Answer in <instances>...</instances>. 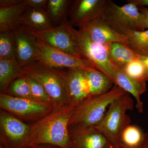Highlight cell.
<instances>
[{
	"label": "cell",
	"instance_id": "obj_18",
	"mask_svg": "<svg viewBox=\"0 0 148 148\" xmlns=\"http://www.w3.org/2000/svg\"><path fill=\"white\" fill-rule=\"evenodd\" d=\"M20 24L32 31H45L54 27L46 10L28 7L21 16Z\"/></svg>",
	"mask_w": 148,
	"mask_h": 148
},
{
	"label": "cell",
	"instance_id": "obj_39",
	"mask_svg": "<svg viewBox=\"0 0 148 148\" xmlns=\"http://www.w3.org/2000/svg\"></svg>",
	"mask_w": 148,
	"mask_h": 148
},
{
	"label": "cell",
	"instance_id": "obj_24",
	"mask_svg": "<svg viewBox=\"0 0 148 148\" xmlns=\"http://www.w3.org/2000/svg\"><path fill=\"white\" fill-rule=\"evenodd\" d=\"M144 133L139 127L130 125L122 133L121 143L126 148H137L141 145Z\"/></svg>",
	"mask_w": 148,
	"mask_h": 148
},
{
	"label": "cell",
	"instance_id": "obj_19",
	"mask_svg": "<svg viewBox=\"0 0 148 148\" xmlns=\"http://www.w3.org/2000/svg\"><path fill=\"white\" fill-rule=\"evenodd\" d=\"M22 68L16 58L0 59V90L6 94L10 85L14 80L22 77Z\"/></svg>",
	"mask_w": 148,
	"mask_h": 148
},
{
	"label": "cell",
	"instance_id": "obj_4",
	"mask_svg": "<svg viewBox=\"0 0 148 148\" xmlns=\"http://www.w3.org/2000/svg\"><path fill=\"white\" fill-rule=\"evenodd\" d=\"M134 106L133 99L129 93L125 92L111 104L102 121L95 126L108 143L116 145L121 143L122 133L131 122L127 111L132 110Z\"/></svg>",
	"mask_w": 148,
	"mask_h": 148
},
{
	"label": "cell",
	"instance_id": "obj_1",
	"mask_svg": "<svg viewBox=\"0 0 148 148\" xmlns=\"http://www.w3.org/2000/svg\"><path fill=\"white\" fill-rule=\"evenodd\" d=\"M75 108L68 104L54 109L45 116L30 124L26 148L40 144L71 148L69 124Z\"/></svg>",
	"mask_w": 148,
	"mask_h": 148
},
{
	"label": "cell",
	"instance_id": "obj_27",
	"mask_svg": "<svg viewBox=\"0 0 148 148\" xmlns=\"http://www.w3.org/2000/svg\"><path fill=\"white\" fill-rule=\"evenodd\" d=\"M23 75L29 85L31 93L35 101L50 106L54 108L49 95L41 84L32 77L24 75Z\"/></svg>",
	"mask_w": 148,
	"mask_h": 148
},
{
	"label": "cell",
	"instance_id": "obj_3",
	"mask_svg": "<svg viewBox=\"0 0 148 148\" xmlns=\"http://www.w3.org/2000/svg\"><path fill=\"white\" fill-rule=\"evenodd\" d=\"M126 92L114 85L108 92L88 98L75 108L69 121V127L97 126L111 104Z\"/></svg>",
	"mask_w": 148,
	"mask_h": 148
},
{
	"label": "cell",
	"instance_id": "obj_9",
	"mask_svg": "<svg viewBox=\"0 0 148 148\" xmlns=\"http://www.w3.org/2000/svg\"><path fill=\"white\" fill-rule=\"evenodd\" d=\"M30 125L8 112H0V144L4 148H26Z\"/></svg>",
	"mask_w": 148,
	"mask_h": 148
},
{
	"label": "cell",
	"instance_id": "obj_23",
	"mask_svg": "<svg viewBox=\"0 0 148 148\" xmlns=\"http://www.w3.org/2000/svg\"><path fill=\"white\" fill-rule=\"evenodd\" d=\"M71 1L68 0H48L47 10L49 16L53 22L63 24L68 16L69 6Z\"/></svg>",
	"mask_w": 148,
	"mask_h": 148
},
{
	"label": "cell",
	"instance_id": "obj_21",
	"mask_svg": "<svg viewBox=\"0 0 148 148\" xmlns=\"http://www.w3.org/2000/svg\"><path fill=\"white\" fill-rule=\"evenodd\" d=\"M90 88L91 97L104 94L113 87L114 83L97 69L86 71Z\"/></svg>",
	"mask_w": 148,
	"mask_h": 148
},
{
	"label": "cell",
	"instance_id": "obj_20",
	"mask_svg": "<svg viewBox=\"0 0 148 148\" xmlns=\"http://www.w3.org/2000/svg\"><path fill=\"white\" fill-rule=\"evenodd\" d=\"M106 47L111 62L122 70L130 62L138 58V54L122 44L113 42Z\"/></svg>",
	"mask_w": 148,
	"mask_h": 148
},
{
	"label": "cell",
	"instance_id": "obj_17",
	"mask_svg": "<svg viewBox=\"0 0 148 148\" xmlns=\"http://www.w3.org/2000/svg\"><path fill=\"white\" fill-rule=\"evenodd\" d=\"M27 8L24 0L14 5L0 7V32L13 31L20 25V19Z\"/></svg>",
	"mask_w": 148,
	"mask_h": 148
},
{
	"label": "cell",
	"instance_id": "obj_25",
	"mask_svg": "<svg viewBox=\"0 0 148 148\" xmlns=\"http://www.w3.org/2000/svg\"><path fill=\"white\" fill-rule=\"evenodd\" d=\"M6 94L35 101L31 93L29 85L24 75L14 80L11 83Z\"/></svg>",
	"mask_w": 148,
	"mask_h": 148
},
{
	"label": "cell",
	"instance_id": "obj_36",
	"mask_svg": "<svg viewBox=\"0 0 148 148\" xmlns=\"http://www.w3.org/2000/svg\"><path fill=\"white\" fill-rule=\"evenodd\" d=\"M0 148H4L3 147L2 145L1 144H0Z\"/></svg>",
	"mask_w": 148,
	"mask_h": 148
},
{
	"label": "cell",
	"instance_id": "obj_33",
	"mask_svg": "<svg viewBox=\"0 0 148 148\" xmlns=\"http://www.w3.org/2000/svg\"><path fill=\"white\" fill-rule=\"evenodd\" d=\"M127 3H132L138 7L148 6V0H127Z\"/></svg>",
	"mask_w": 148,
	"mask_h": 148
},
{
	"label": "cell",
	"instance_id": "obj_16",
	"mask_svg": "<svg viewBox=\"0 0 148 148\" xmlns=\"http://www.w3.org/2000/svg\"><path fill=\"white\" fill-rule=\"evenodd\" d=\"M113 81L114 85L131 94L136 101V108L138 112L143 113L144 105L141 95L147 90L146 80H138L127 75L123 71L113 64Z\"/></svg>",
	"mask_w": 148,
	"mask_h": 148
},
{
	"label": "cell",
	"instance_id": "obj_10",
	"mask_svg": "<svg viewBox=\"0 0 148 148\" xmlns=\"http://www.w3.org/2000/svg\"><path fill=\"white\" fill-rule=\"evenodd\" d=\"M37 45L39 53L37 61L45 66L56 69H79L85 71L95 69L84 59L55 49L38 39Z\"/></svg>",
	"mask_w": 148,
	"mask_h": 148
},
{
	"label": "cell",
	"instance_id": "obj_11",
	"mask_svg": "<svg viewBox=\"0 0 148 148\" xmlns=\"http://www.w3.org/2000/svg\"><path fill=\"white\" fill-rule=\"evenodd\" d=\"M15 57L21 68L37 61L39 51L37 39L32 31L20 25L13 31Z\"/></svg>",
	"mask_w": 148,
	"mask_h": 148
},
{
	"label": "cell",
	"instance_id": "obj_34",
	"mask_svg": "<svg viewBox=\"0 0 148 148\" xmlns=\"http://www.w3.org/2000/svg\"><path fill=\"white\" fill-rule=\"evenodd\" d=\"M27 148H61L57 146L48 144H40V145H34Z\"/></svg>",
	"mask_w": 148,
	"mask_h": 148
},
{
	"label": "cell",
	"instance_id": "obj_7",
	"mask_svg": "<svg viewBox=\"0 0 148 148\" xmlns=\"http://www.w3.org/2000/svg\"><path fill=\"white\" fill-rule=\"evenodd\" d=\"M0 108L19 119L33 121L34 122L45 116L54 109L34 100L4 93L0 94Z\"/></svg>",
	"mask_w": 148,
	"mask_h": 148
},
{
	"label": "cell",
	"instance_id": "obj_12",
	"mask_svg": "<svg viewBox=\"0 0 148 148\" xmlns=\"http://www.w3.org/2000/svg\"><path fill=\"white\" fill-rule=\"evenodd\" d=\"M107 0H75L69 6L70 24L79 28L101 16Z\"/></svg>",
	"mask_w": 148,
	"mask_h": 148
},
{
	"label": "cell",
	"instance_id": "obj_38",
	"mask_svg": "<svg viewBox=\"0 0 148 148\" xmlns=\"http://www.w3.org/2000/svg\"><path fill=\"white\" fill-rule=\"evenodd\" d=\"M111 148L110 147H108H108H106V148Z\"/></svg>",
	"mask_w": 148,
	"mask_h": 148
},
{
	"label": "cell",
	"instance_id": "obj_14",
	"mask_svg": "<svg viewBox=\"0 0 148 148\" xmlns=\"http://www.w3.org/2000/svg\"><path fill=\"white\" fill-rule=\"evenodd\" d=\"M66 86L69 105L76 107L91 97L90 85L85 71L68 69Z\"/></svg>",
	"mask_w": 148,
	"mask_h": 148
},
{
	"label": "cell",
	"instance_id": "obj_15",
	"mask_svg": "<svg viewBox=\"0 0 148 148\" xmlns=\"http://www.w3.org/2000/svg\"><path fill=\"white\" fill-rule=\"evenodd\" d=\"M69 131L73 148H104L109 143L94 126H73Z\"/></svg>",
	"mask_w": 148,
	"mask_h": 148
},
{
	"label": "cell",
	"instance_id": "obj_37",
	"mask_svg": "<svg viewBox=\"0 0 148 148\" xmlns=\"http://www.w3.org/2000/svg\"><path fill=\"white\" fill-rule=\"evenodd\" d=\"M146 81L148 82V77L146 79Z\"/></svg>",
	"mask_w": 148,
	"mask_h": 148
},
{
	"label": "cell",
	"instance_id": "obj_29",
	"mask_svg": "<svg viewBox=\"0 0 148 148\" xmlns=\"http://www.w3.org/2000/svg\"><path fill=\"white\" fill-rule=\"evenodd\" d=\"M47 0H24L28 8L47 10Z\"/></svg>",
	"mask_w": 148,
	"mask_h": 148
},
{
	"label": "cell",
	"instance_id": "obj_35",
	"mask_svg": "<svg viewBox=\"0 0 148 148\" xmlns=\"http://www.w3.org/2000/svg\"><path fill=\"white\" fill-rule=\"evenodd\" d=\"M142 144H144L147 146V148H148V132L144 133V137Z\"/></svg>",
	"mask_w": 148,
	"mask_h": 148
},
{
	"label": "cell",
	"instance_id": "obj_32",
	"mask_svg": "<svg viewBox=\"0 0 148 148\" xmlns=\"http://www.w3.org/2000/svg\"><path fill=\"white\" fill-rule=\"evenodd\" d=\"M138 8L145 16V29H148V8L144 7H138Z\"/></svg>",
	"mask_w": 148,
	"mask_h": 148
},
{
	"label": "cell",
	"instance_id": "obj_2",
	"mask_svg": "<svg viewBox=\"0 0 148 148\" xmlns=\"http://www.w3.org/2000/svg\"><path fill=\"white\" fill-rule=\"evenodd\" d=\"M22 75L38 81L49 95L53 108L68 105L67 94V71L49 67L38 61L22 68Z\"/></svg>",
	"mask_w": 148,
	"mask_h": 148
},
{
	"label": "cell",
	"instance_id": "obj_26",
	"mask_svg": "<svg viewBox=\"0 0 148 148\" xmlns=\"http://www.w3.org/2000/svg\"><path fill=\"white\" fill-rule=\"evenodd\" d=\"M15 58L12 31L0 32V59Z\"/></svg>",
	"mask_w": 148,
	"mask_h": 148
},
{
	"label": "cell",
	"instance_id": "obj_22",
	"mask_svg": "<svg viewBox=\"0 0 148 148\" xmlns=\"http://www.w3.org/2000/svg\"><path fill=\"white\" fill-rule=\"evenodd\" d=\"M127 46L136 54L148 56V29L146 31H130L125 34Z\"/></svg>",
	"mask_w": 148,
	"mask_h": 148
},
{
	"label": "cell",
	"instance_id": "obj_31",
	"mask_svg": "<svg viewBox=\"0 0 148 148\" xmlns=\"http://www.w3.org/2000/svg\"><path fill=\"white\" fill-rule=\"evenodd\" d=\"M138 58L143 63L146 70V79L148 77V56L138 55Z\"/></svg>",
	"mask_w": 148,
	"mask_h": 148
},
{
	"label": "cell",
	"instance_id": "obj_6",
	"mask_svg": "<svg viewBox=\"0 0 148 148\" xmlns=\"http://www.w3.org/2000/svg\"><path fill=\"white\" fill-rule=\"evenodd\" d=\"M73 29L71 24L66 22L45 31L32 32L37 39L49 46L84 59L76 39Z\"/></svg>",
	"mask_w": 148,
	"mask_h": 148
},
{
	"label": "cell",
	"instance_id": "obj_5",
	"mask_svg": "<svg viewBox=\"0 0 148 148\" xmlns=\"http://www.w3.org/2000/svg\"><path fill=\"white\" fill-rule=\"evenodd\" d=\"M115 32L125 35L130 31H145V16L132 3L123 6L107 0L101 15Z\"/></svg>",
	"mask_w": 148,
	"mask_h": 148
},
{
	"label": "cell",
	"instance_id": "obj_8",
	"mask_svg": "<svg viewBox=\"0 0 148 148\" xmlns=\"http://www.w3.org/2000/svg\"><path fill=\"white\" fill-rule=\"evenodd\" d=\"M74 32L84 59L113 81V66L106 46L90 39L82 29L74 28ZM114 83V82H113Z\"/></svg>",
	"mask_w": 148,
	"mask_h": 148
},
{
	"label": "cell",
	"instance_id": "obj_13",
	"mask_svg": "<svg viewBox=\"0 0 148 148\" xmlns=\"http://www.w3.org/2000/svg\"><path fill=\"white\" fill-rule=\"evenodd\" d=\"M93 41L106 46L113 42L127 45L125 35L117 33L103 18L99 16L79 28Z\"/></svg>",
	"mask_w": 148,
	"mask_h": 148
},
{
	"label": "cell",
	"instance_id": "obj_28",
	"mask_svg": "<svg viewBox=\"0 0 148 148\" xmlns=\"http://www.w3.org/2000/svg\"><path fill=\"white\" fill-rule=\"evenodd\" d=\"M127 75L138 80H146L145 66L138 58L128 63L122 70Z\"/></svg>",
	"mask_w": 148,
	"mask_h": 148
},
{
	"label": "cell",
	"instance_id": "obj_30",
	"mask_svg": "<svg viewBox=\"0 0 148 148\" xmlns=\"http://www.w3.org/2000/svg\"><path fill=\"white\" fill-rule=\"evenodd\" d=\"M22 1L23 0H1L0 7L14 5L21 3Z\"/></svg>",
	"mask_w": 148,
	"mask_h": 148
}]
</instances>
